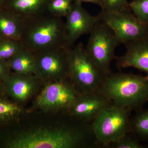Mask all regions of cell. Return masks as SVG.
I'll list each match as a JSON object with an SVG mask.
<instances>
[{
  "instance_id": "obj_18",
  "label": "cell",
  "mask_w": 148,
  "mask_h": 148,
  "mask_svg": "<svg viewBox=\"0 0 148 148\" xmlns=\"http://www.w3.org/2000/svg\"><path fill=\"white\" fill-rule=\"evenodd\" d=\"M24 49L21 40L3 39L0 42V59L10 60Z\"/></svg>"
},
{
  "instance_id": "obj_12",
  "label": "cell",
  "mask_w": 148,
  "mask_h": 148,
  "mask_svg": "<svg viewBox=\"0 0 148 148\" xmlns=\"http://www.w3.org/2000/svg\"><path fill=\"white\" fill-rule=\"evenodd\" d=\"M124 45L125 53L115 59L117 69L132 67L148 75V37Z\"/></svg>"
},
{
  "instance_id": "obj_5",
  "label": "cell",
  "mask_w": 148,
  "mask_h": 148,
  "mask_svg": "<svg viewBox=\"0 0 148 148\" xmlns=\"http://www.w3.org/2000/svg\"><path fill=\"white\" fill-rule=\"evenodd\" d=\"M132 111L112 103L104 109L91 123L100 147L108 148L130 132Z\"/></svg>"
},
{
  "instance_id": "obj_16",
  "label": "cell",
  "mask_w": 148,
  "mask_h": 148,
  "mask_svg": "<svg viewBox=\"0 0 148 148\" xmlns=\"http://www.w3.org/2000/svg\"><path fill=\"white\" fill-rule=\"evenodd\" d=\"M8 64L15 73L36 76V56L31 51L24 49L10 59Z\"/></svg>"
},
{
  "instance_id": "obj_26",
  "label": "cell",
  "mask_w": 148,
  "mask_h": 148,
  "mask_svg": "<svg viewBox=\"0 0 148 148\" xmlns=\"http://www.w3.org/2000/svg\"><path fill=\"white\" fill-rule=\"evenodd\" d=\"M4 0H0V8H1L2 6L3 5V2Z\"/></svg>"
},
{
  "instance_id": "obj_19",
  "label": "cell",
  "mask_w": 148,
  "mask_h": 148,
  "mask_svg": "<svg viewBox=\"0 0 148 148\" xmlns=\"http://www.w3.org/2000/svg\"><path fill=\"white\" fill-rule=\"evenodd\" d=\"M74 0H50L47 6L46 12L53 16L66 17L71 11Z\"/></svg>"
},
{
  "instance_id": "obj_7",
  "label": "cell",
  "mask_w": 148,
  "mask_h": 148,
  "mask_svg": "<svg viewBox=\"0 0 148 148\" xmlns=\"http://www.w3.org/2000/svg\"><path fill=\"white\" fill-rule=\"evenodd\" d=\"M97 16L113 32L119 44L124 45L148 37V24L140 21L130 10L106 12Z\"/></svg>"
},
{
  "instance_id": "obj_4",
  "label": "cell",
  "mask_w": 148,
  "mask_h": 148,
  "mask_svg": "<svg viewBox=\"0 0 148 148\" xmlns=\"http://www.w3.org/2000/svg\"><path fill=\"white\" fill-rule=\"evenodd\" d=\"M68 75L70 80L82 93L99 90L106 74L88 55L82 43L68 49Z\"/></svg>"
},
{
  "instance_id": "obj_10",
  "label": "cell",
  "mask_w": 148,
  "mask_h": 148,
  "mask_svg": "<svg viewBox=\"0 0 148 148\" xmlns=\"http://www.w3.org/2000/svg\"><path fill=\"white\" fill-rule=\"evenodd\" d=\"M65 22L66 46L75 45L77 40L84 34L91 33L101 20L97 15L93 16L82 6V3L74 1L71 10L66 16Z\"/></svg>"
},
{
  "instance_id": "obj_9",
  "label": "cell",
  "mask_w": 148,
  "mask_h": 148,
  "mask_svg": "<svg viewBox=\"0 0 148 148\" xmlns=\"http://www.w3.org/2000/svg\"><path fill=\"white\" fill-rule=\"evenodd\" d=\"M69 48H56L35 53L36 76L39 79L53 81L69 78Z\"/></svg>"
},
{
  "instance_id": "obj_23",
  "label": "cell",
  "mask_w": 148,
  "mask_h": 148,
  "mask_svg": "<svg viewBox=\"0 0 148 148\" xmlns=\"http://www.w3.org/2000/svg\"><path fill=\"white\" fill-rule=\"evenodd\" d=\"M21 112V109L15 104L0 100V120L16 116Z\"/></svg>"
},
{
  "instance_id": "obj_20",
  "label": "cell",
  "mask_w": 148,
  "mask_h": 148,
  "mask_svg": "<svg viewBox=\"0 0 148 148\" xmlns=\"http://www.w3.org/2000/svg\"><path fill=\"white\" fill-rule=\"evenodd\" d=\"M147 146L143 145L132 132L123 135L119 140L109 145L108 148H145Z\"/></svg>"
},
{
  "instance_id": "obj_21",
  "label": "cell",
  "mask_w": 148,
  "mask_h": 148,
  "mask_svg": "<svg viewBox=\"0 0 148 148\" xmlns=\"http://www.w3.org/2000/svg\"><path fill=\"white\" fill-rule=\"evenodd\" d=\"M129 7L139 20L148 24V0H132L129 2Z\"/></svg>"
},
{
  "instance_id": "obj_8",
  "label": "cell",
  "mask_w": 148,
  "mask_h": 148,
  "mask_svg": "<svg viewBox=\"0 0 148 148\" xmlns=\"http://www.w3.org/2000/svg\"><path fill=\"white\" fill-rule=\"evenodd\" d=\"M67 79L51 81L47 85L37 97V106L44 110H68L82 93Z\"/></svg>"
},
{
  "instance_id": "obj_11",
  "label": "cell",
  "mask_w": 148,
  "mask_h": 148,
  "mask_svg": "<svg viewBox=\"0 0 148 148\" xmlns=\"http://www.w3.org/2000/svg\"><path fill=\"white\" fill-rule=\"evenodd\" d=\"M112 102L99 90L82 93L67 110L69 114L81 121L92 123Z\"/></svg>"
},
{
  "instance_id": "obj_15",
  "label": "cell",
  "mask_w": 148,
  "mask_h": 148,
  "mask_svg": "<svg viewBox=\"0 0 148 148\" xmlns=\"http://www.w3.org/2000/svg\"><path fill=\"white\" fill-rule=\"evenodd\" d=\"M24 23V20L9 12L0 10V36L3 39L21 40Z\"/></svg>"
},
{
  "instance_id": "obj_22",
  "label": "cell",
  "mask_w": 148,
  "mask_h": 148,
  "mask_svg": "<svg viewBox=\"0 0 148 148\" xmlns=\"http://www.w3.org/2000/svg\"><path fill=\"white\" fill-rule=\"evenodd\" d=\"M102 11L113 12L130 10L128 0H102Z\"/></svg>"
},
{
  "instance_id": "obj_1",
  "label": "cell",
  "mask_w": 148,
  "mask_h": 148,
  "mask_svg": "<svg viewBox=\"0 0 148 148\" xmlns=\"http://www.w3.org/2000/svg\"><path fill=\"white\" fill-rule=\"evenodd\" d=\"M10 148H99L91 123L82 126L40 127L18 134L7 143Z\"/></svg>"
},
{
  "instance_id": "obj_25",
  "label": "cell",
  "mask_w": 148,
  "mask_h": 148,
  "mask_svg": "<svg viewBox=\"0 0 148 148\" xmlns=\"http://www.w3.org/2000/svg\"><path fill=\"white\" fill-rule=\"evenodd\" d=\"M74 1H78L81 2H87L92 3L95 4L99 6L100 7L102 8V0H74Z\"/></svg>"
},
{
  "instance_id": "obj_3",
  "label": "cell",
  "mask_w": 148,
  "mask_h": 148,
  "mask_svg": "<svg viewBox=\"0 0 148 148\" xmlns=\"http://www.w3.org/2000/svg\"><path fill=\"white\" fill-rule=\"evenodd\" d=\"M20 40L26 49L34 53L56 48H68L65 22L47 12L24 21Z\"/></svg>"
},
{
  "instance_id": "obj_2",
  "label": "cell",
  "mask_w": 148,
  "mask_h": 148,
  "mask_svg": "<svg viewBox=\"0 0 148 148\" xmlns=\"http://www.w3.org/2000/svg\"><path fill=\"white\" fill-rule=\"evenodd\" d=\"M98 90L113 104L136 112L148 101V75L112 71Z\"/></svg>"
},
{
  "instance_id": "obj_6",
  "label": "cell",
  "mask_w": 148,
  "mask_h": 148,
  "mask_svg": "<svg viewBox=\"0 0 148 148\" xmlns=\"http://www.w3.org/2000/svg\"><path fill=\"white\" fill-rule=\"evenodd\" d=\"M119 45L112 29L100 21L90 33L85 48L98 68L108 75L112 71L110 69L111 63L115 59V51Z\"/></svg>"
},
{
  "instance_id": "obj_14",
  "label": "cell",
  "mask_w": 148,
  "mask_h": 148,
  "mask_svg": "<svg viewBox=\"0 0 148 148\" xmlns=\"http://www.w3.org/2000/svg\"><path fill=\"white\" fill-rule=\"evenodd\" d=\"M50 1L8 0L5 10L25 21L46 12Z\"/></svg>"
},
{
  "instance_id": "obj_13",
  "label": "cell",
  "mask_w": 148,
  "mask_h": 148,
  "mask_svg": "<svg viewBox=\"0 0 148 148\" xmlns=\"http://www.w3.org/2000/svg\"><path fill=\"white\" fill-rule=\"evenodd\" d=\"M35 75H28L14 73L8 76L7 83L10 93L19 101H26L34 94L36 89Z\"/></svg>"
},
{
  "instance_id": "obj_24",
  "label": "cell",
  "mask_w": 148,
  "mask_h": 148,
  "mask_svg": "<svg viewBox=\"0 0 148 148\" xmlns=\"http://www.w3.org/2000/svg\"><path fill=\"white\" fill-rule=\"evenodd\" d=\"M9 69L8 63L5 60L0 59V80L8 77Z\"/></svg>"
},
{
  "instance_id": "obj_17",
  "label": "cell",
  "mask_w": 148,
  "mask_h": 148,
  "mask_svg": "<svg viewBox=\"0 0 148 148\" xmlns=\"http://www.w3.org/2000/svg\"><path fill=\"white\" fill-rule=\"evenodd\" d=\"M130 132L141 141H148V109L136 112L131 116Z\"/></svg>"
},
{
  "instance_id": "obj_27",
  "label": "cell",
  "mask_w": 148,
  "mask_h": 148,
  "mask_svg": "<svg viewBox=\"0 0 148 148\" xmlns=\"http://www.w3.org/2000/svg\"><path fill=\"white\" fill-rule=\"evenodd\" d=\"M3 39V38L0 36V42H1V41Z\"/></svg>"
}]
</instances>
